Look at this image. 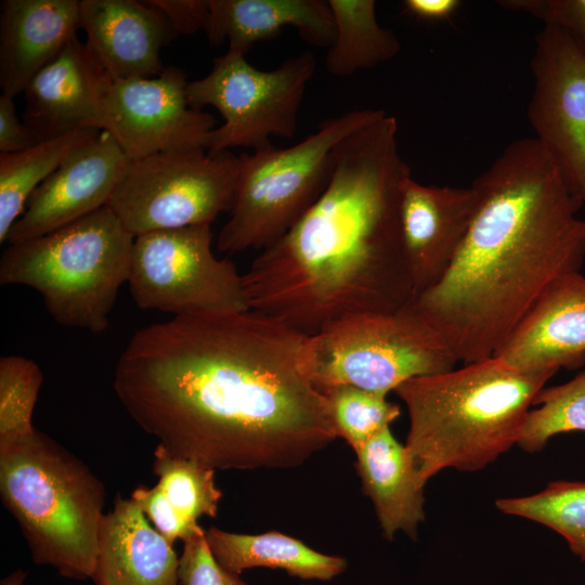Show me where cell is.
<instances>
[{"mask_svg":"<svg viewBox=\"0 0 585 585\" xmlns=\"http://www.w3.org/2000/svg\"><path fill=\"white\" fill-rule=\"evenodd\" d=\"M307 337L255 310L176 315L133 334L113 387L172 455L214 470L296 467L338 437L302 366Z\"/></svg>","mask_w":585,"mask_h":585,"instance_id":"cell-1","label":"cell"},{"mask_svg":"<svg viewBox=\"0 0 585 585\" xmlns=\"http://www.w3.org/2000/svg\"><path fill=\"white\" fill-rule=\"evenodd\" d=\"M398 128L384 110L338 143L324 192L242 274L250 310L310 336L349 314L412 302L400 220L412 173Z\"/></svg>","mask_w":585,"mask_h":585,"instance_id":"cell-2","label":"cell"},{"mask_svg":"<svg viewBox=\"0 0 585 585\" xmlns=\"http://www.w3.org/2000/svg\"><path fill=\"white\" fill-rule=\"evenodd\" d=\"M479 203L450 269L412 300L457 361L493 356L543 291L585 261L583 205L534 138L471 183Z\"/></svg>","mask_w":585,"mask_h":585,"instance_id":"cell-3","label":"cell"},{"mask_svg":"<svg viewBox=\"0 0 585 585\" xmlns=\"http://www.w3.org/2000/svg\"><path fill=\"white\" fill-rule=\"evenodd\" d=\"M554 375L523 373L493 355L398 387L418 485L446 468H485L517 445L536 394Z\"/></svg>","mask_w":585,"mask_h":585,"instance_id":"cell-4","label":"cell"},{"mask_svg":"<svg viewBox=\"0 0 585 585\" xmlns=\"http://www.w3.org/2000/svg\"><path fill=\"white\" fill-rule=\"evenodd\" d=\"M0 495L35 563L68 578L92 577L105 490L82 460L36 429L0 446Z\"/></svg>","mask_w":585,"mask_h":585,"instance_id":"cell-5","label":"cell"},{"mask_svg":"<svg viewBox=\"0 0 585 585\" xmlns=\"http://www.w3.org/2000/svg\"><path fill=\"white\" fill-rule=\"evenodd\" d=\"M133 242L104 206L49 234L10 244L0 261V284L36 289L58 324L100 334L128 282Z\"/></svg>","mask_w":585,"mask_h":585,"instance_id":"cell-6","label":"cell"},{"mask_svg":"<svg viewBox=\"0 0 585 585\" xmlns=\"http://www.w3.org/2000/svg\"><path fill=\"white\" fill-rule=\"evenodd\" d=\"M384 110L360 108L327 118L287 148L243 153L235 204L221 227L223 252L264 249L283 236L317 200L330 179L338 143Z\"/></svg>","mask_w":585,"mask_h":585,"instance_id":"cell-7","label":"cell"},{"mask_svg":"<svg viewBox=\"0 0 585 585\" xmlns=\"http://www.w3.org/2000/svg\"><path fill=\"white\" fill-rule=\"evenodd\" d=\"M302 366L318 391L352 386L387 396L405 381L458 362L412 303L342 316L307 337Z\"/></svg>","mask_w":585,"mask_h":585,"instance_id":"cell-8","label":"cell"},{"mask_svg":"<svg viewBox=\"0 0 585 585\" xmlns=\"http://www.w3.org/2000/svg\"><path fill=\"white\" fill-rule=\"evenodd\" d=\"M240 157L205 148L156 153L130 160L108 207L138 235L210 224L231 212L239 183Z\"/></svg>","mask_w":585,"mask_h":585,"instance_id":"cell-9","label":"cell"},{"mask_svg":"<svg viewBox=\"0 0 585 585\" xmlns=\"http://www.w3.org/2000/svg\"><path fill=\"white\" fill-rule=\"evenodd\" d=\"M315 69L312 51L288 57L272 70L257 69L244 54L231 50L216 57L208 75L186 86L192 108L212 106L224 119L211 131L206 151L211 155L233 147L260 151L272 145V135L292 138Z\"/></svg>","mask_w":585,"mask_h":585,"instance_id":"cell-10","label":"cell"},{"mask_svg":"<svg viewBox=\"0 0 585 585\" xmlns=\"http://www.w3.org/2000/svg\"><path fill=\"white\" fill-rule=\"evenodd\" d=\"M211 244L210 224L135 236L127 282L135 304L173 316L250 310L242 274Z\"/></svg>","mask_w":585,"mask_h":585,"instance_id":"cell-11","label":"cell"},{"mask_svg":"<svg viewBox=\"0 0 585 585\" xmlns=\"http://www.w3.org/2000/svg\"><path fill=\"white\" fill-rule=\"evenodd\" d=\"M93 69L102 130L112 134L130 160L172 150L207 148L216 119L190 106L188 81L181 69L170 66L154 78L121 79L108 75L94 57Z\"/></svg>","mask_w":585,"mask_h":585,"instance_id":"cell-12","label":"cell"},{"mask_svg":"<svg viewBox=\"0 0 585 585\" xmlns=\"http://www.w3.org/2000/svg\"><path fill=\"white\" fill-rule=\"evenodd\" d=\"M531 72L528 117L534 139L585 207V53L562 30L544 26Z\"/></svg>","mask_w":585,"mask_h":585,"instance_id":"cell-13","label":"cell"},{"mask_svg":"<svg viewBox=\"0 0 585 585\" xmlns=\"http://www.w3.org/2000/svg\"><path fill=\"white\" fill-rule=\"evenodd\" d=\"M129 161L112 134L101 130L34 191L9 243L40 237L107 206Z\"/></svg>","mask_w":585,"mask_h":585,"instance_id":"cell-14","label":"cell"},{"mask_svg":"<svg viewBox=\"0 0 585 585\" xmlns=\"http://www.w3.org/2000/svg\"><path fill=\"white\" fill-rule=\"evenodd\" d=\"M478 203L472 184L426 185L413 177L406 181L400 220L414 298L445 275L467 235Z\"/></svg>","mask_w":585,"mask_h":585,"instance_id":"cell-15","label":"cell"},{"mask_svg":"<svg viewBox=\"0 0 585 585\" xmlns=\"http://www.w3.org/2000/svg\"><path fill=\"white\" fill-rule=\"evenodd\" d=\"M494 356L529 374L584 366L585 276L581 271L555 280Z\"/></svg>","mask_w":585,"mask_h":585,"instance_id":"cell-16","label":"cell"},{"mask_svg":"<svg viewBox=\"0 0 585 585\" xmlns=\"http://www.w3.org/2000/svg\"><path fill=\"white\" fill-rule=\"evenodd\" d=\"M80 28L101 67L121 79L159 76L160 50L178 36L162 12L138 0H82Z\"/></svg>","mask_w":585,"mask_h":585,"instance_id":"cell-17","label":"cell"},{"mask_svg":"<svg viewBox=\"0 0 585 585\" xmlns=\"http://www.w3.org/2000/svg\"><path fill=\"white\" fill-rule=\"evenodd\" d=\"M0 25V87L14 98L77 37L80 1L4 0Z\"/></svg>","mask_w":585,"mask_h":585,"instance_id":"cell-18","label":"cell"},{"mask_svg":"<svg viewBox=\"0 0 585 585\" xmlns=\"http://www.w3.org/2000/svg\"><path fill=\"white\" fill-rule=\"evenodd\" d=\"M179 558L131 500L117 494L105 514L92 580L95 585H178Z\"/></svg>","mask_w":585,"mask_h":585,"instance_id":"cell-19","label":"cell"},{"mask_svg":"<svg viewBox=\"0 0 585 585\" xmlns=\"http://www.w3.org/2000/svg\"><path fill=\"white\" fill-rule=\"evenodd\" d=\"M24 123L42 140L81 129L102 130L93 57L73 38L24 90Z\"/></svg>","mask_w":585,"mask_h":585,"instance_id":"cell-20","label":"cell"},{"mask_svg":"<svg viewBox=\"0 0 585 585\" xmlns=\"http://www.w3.org/2000/svg\"><path fill=\"white\" fill-rule=\"evenodd\" d=\"M295 28L308 43L329 48L335 23L322 0H209L205 32L211 44L229 41V50L246 55L260 41Z\"/></svg>","mask_w":585,"mask_h":585,"instance_id":"cell-21","label":"cell"},{"mask_svg":"<svg viewBox=\"0 0 585 585\" xmlns=\"http://www.w3.org/2000/svg\"><path fill=\"white\" fill-rule=\"evenodd\" d=\"M363 492L372 499L384 536L398 531L417 536L425 520L424 489L418 485L414 458L387 427L355 453Z\"/></svg>","mask_w":585,"mask_h":585,"instance_id":"cell-22","label":"cell"},{"mask_svg":"<svg viewBox=\"0 0 585 585\" xmlns=\"http://www.w3.org/2000/svg\"><path fill=\"white\" fill-rule=\"evenodd\" d=\"M205 534L219 564L235 574L253 567H266L284 569L303 580L327 581L347 566L340 557L317 552L301 541L276 531L250 535L211 526Z\"/></svg>","mask_w":585,"mask_h":585,"instance_id":"cell-23","label":"cell"},{"mask_svg":"<svg viewBox=\"0 0 585 585\" xmlns=\"http://www.w3.org/2000/svg\"><path fill=\"white\" fill-rule=\"evenodd\" d=\"M335 39L327 49L325 67L335 77H347L393 58L400 41L376 18L374 0H328Z\"/></svg>","mask_w":585,"mask_h":585,"instance_id":"cell-24","label":"cell"},{"mask_svg":"<svg viewBox=\"0 0 585 585\" xmlns=\"http://www.w3.org/2000/svg\"><path fill=\"white\" fill-rule=\"evenodd\" d=\"M101 130L81 129L42 140L16 153H0V242L24 212L34 191L77 148Z\"/></svg>","mask_w":585,"mask_h":585,"instance_id":"cell-25","label":"cell"},{"mask_svg":"<svg viewBox=\"0 0 585 585\" xmlns=\"http://www.w3.org/2000/svg\"><path fill=\"white\" fill-rule=\"evenodd\" d=\"M504 514L526 518L560 534L570 550L585 561V482L555 481L533 495L500 498Z\"/></svg>","mask_w":585,"mask_h":585,"instance_id":"cell-26","label":"cell"},{"mask_svg":"<svg viewBox=\"0 0 585 585\" xmlns=\"http://www.w3.org/2000/svg\"><path fill=\"white\" fill-rule=\"evenodd\" d=\"M153 472L171 506L187 522L198 524L200 516L216 517L222 492L216 486L214 469L179 457L157 444Z\"/></svg>","mask_w":585,"mask_h":585,"instance_id":"cell-27","label":"cell"},{"mask_svg":"<svg viewBox=\"0 0 585 585\" xmlns=\"http://www.w3.org/2000/svg\"><path fill=\"white\" fill-rule=\"evenodd\" d=\"M533 405L517 442L523 451L540 452L560 433L585 432V370L564 384L544 387Z\"/></svg>","mask_w":585,"mask_h":585,"instance_id":"cell-28","label":"cell"},{"mask_svg":"<svg viewBox=\"0 0 585 585\" xmlns=\"http://www.w3.org/2000/svg\"><path fill=\"white\" fill-rule=\"evenodd\" d=\"M338 437L358 453L376 433L390 427L401 414L398 404L352 386H336L322 391Z\"/></svg>","mask_w":585,"mask_h":585,"instance_id":"cell-29","label":"cell"},{"mask_svg":"<svg viewBox=\"0 0 585 585\" xmlns=\"http://www.w3.org/2000/svg\"><path fill=\"white\" fill-rule=\"evenodd\" d=\"M43 380L32 360L5 355L0 359V446L31 435L32 412Z\"/></svg>","mask_w":585,"mask_h":585,"instance_id":"cell-30","label":"cell"},{"mask_svg":"<svg viewBox=\"0 0 585 585\" xmlns=\"http://www.w3.org/2000/svg\"><path fill=\"white\" fill-rule=\"evenodd\" d=\"M179 558V584L181 585H246L238 574L225 570L212 555L205 530L183 541Z\"/></svg>","mask_w":585,"mask_h":585,"instance_id":"cell-31","label":"cell"},{"mask_svg":"<svg viewBox=\"0 0 585 585\" xmlns=\"http://www.w3.org/2000/svg\"><path fill=\"white\" fill-rule=\"evenodd\" d=\"M499 4L562 30L585 53V0H504Z\"/></svg>","mask_w":585,"mask_h":585,"instance_id":"cell-32","label":"cell"},{"mask_svg":"<svg viewBox=\"0 0 585 585\" xmlns=\"http://www.w3.org/2000/svg\"><path fill=\"white\" fill-rule=\"evenodd\" d=\"M130 498L170 544L176 540L185 541L203 530L199 524L184 520L157 484L153 487L138 486Z\"/></svg>","mask_w":585,"mask_h":585,"instance_id":"cell-33","label":"cell"},{"mask_svg":"<svg viewBox=\"0 0 585 585\" xmlns=\"http://www.w3.org/2000/svg\"><path fill=\"white\" fill-rule=\"evenodd\" d=\"M170 22L178 35H191L205 29L209 16V0H148Z\"/></svg>","mask_w":585,"mask_h":585,"instance_id":"cell-34","label":"cell"},{"mask_svg":"<svg viewBox=\"0 0 585 585\" xmlns=\"http://www.w3.org/2000/svg\"><path fill=\"white\" fill-rule=\"evenodd\" d=\"M42 139L18 120L14 98L0 96V153H16L29 148Z\"/></svg>","mask_w":585,"mask_h":585,"instance_id":"cell-35","label":"cell"},{"mask_svg":"<svg viewBox=\"0 0 585 585\" xmlns=\"http://www.w3.org/2000/svg\"><path fill=\"white\" fill-rule=\"evenodd\" d=\"M460 5L459 0H405L403 2L407 13L425 21L448 20Z\"/></svg>","mask_w":585,"mask_h":585,"instance_id":"cell-36","label":"cell"},{"mask_svg":"<svg viewBox=\"0 0 585 585\" xmlns=\"http://www.w3.org/2000/svg\"><path fill=\"white\" fill-rule=\"evenodd\" d=\"M26 576L27 573L25 571L16 570L1 580L0 585H25Z\"/></svg>","mask_w":585,"mask_h":585,"instance_id":"cell-37","label":"cell"}]
</instances>
